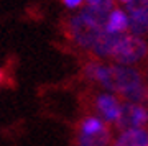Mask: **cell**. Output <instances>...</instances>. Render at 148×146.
Wrapping results in <instances>:
<instances>
[{
	"label": "cell",
	"mask_w": 148,
	"mask_h": 146,
	"mask_svg": "<svg viewBox=\"0 0 148 146\" xmlns=\"http://www.w3.org/2000/svg\"><path fill=\"white\" fill-rule=\"evenodd\" d=\"M143 81L142 72L135 68L128 66H106L102 64L97 74V84L102 87L120 94L123 90H128L130 87L137 85Z\"/></svg>",
	"instance_id": "cell-1"
},
{
	"label": "cell",
	"mask_w": 148,
	"mask_h": 146,
	"mask_svg": "<svg viewBox=\"0 0 148 146\" xmlns=\"http://www.w3.org/2000/svg\"><path fill=\"white\" fill-rule=\"evenodd\" d=\"M148 56V44L140 36L135 35H123L122 33L115 48L110 53V59L122 66L140 63Z\"/></svg>",
	"instance_id": "cell-2"
},
{
	"label": "cell",
	"mask_w": 148,
	"mask_h": 146,
	"mask_svg": "<svg viewBox=\"0 0 148 146\" xmlns=\"http://www.w3.org/2000/svg\"><path fill=\"white\" fill-rule=\"evenodd\" d=\"M102 31L104 30H101V28L94 26L92 23H89L87 20H84L79 13L71 16L66 21V33H68V36L79 48H84V49H92L94 43L97 41V38L101 36Z\"/></svg>",
	"instance_id": "cell-3"
},
{
	"label": "cell",
	"mask_w": 148,
	"mask_h": 146,
	"mask_svg": "<svg viewBox=\"0 0 148 146\" xmlns=\"http://www.w3.org/2000/svg\"><path fill=\"white\" fill-rule=\"evenodd\" d=\"M148 123V108L140 104H125L120 105V112L115 120V126L125 131L130 128H142Z\"/></svg>",
	"instance_id": "cell-4"
},
{
	"label": "cell",
	"mask_w": 148,
	"mask_h": 146,
	"mask_svg": "<svg viewBox=\"0 0 148 146\" xmlns=\"http://www.w3.org/2000/svg\"><path fill=\"white\" fill-rule=\"evenodd\" d=\"M94 108L107 123H115L119 112H120V102L115 95L99 94L94 99Z\"/></svg>",
	"instance_id": "cell-5"
},
{
	"label": "cell",
	"mask_w": 148,
	"mask_h": 146,
	"mask_svg": "<svg viewBox=\"0 0 148 146\" xmlns=\"http://www.w3.org/2000/svg\"><path fill=\"white\" fill-rule=\"evenodd\" d=\"M112 131L109 126H104L102 130L86 135V133H76V146H110Z\"/></svg>",
	"instance_id": "cell-6"
},
{
	"label": "cell",
	"mask_w": 148,
	"mask_h": 146,
	"mask_svg": "<svg viewBox=\"0 0 148 146\" xmlns=\"http://www.w3.org/2000/svg\"><path fill=\"white\" fill-rule=\"evenodd\" d=\"M114 146H148V130L130 128V130L122 131Z\"/></svg>",
	"instance_id": "cell-7"
},
{
	"label": "cell",
	"mask_w": 148,
	"mask_h": 146,
	"mask_svg": "<svg viewBox=\"0 0 148 146\" xmlns=\"http://www.w3.org/2000/svg\"><path fill=\"white\" fill-rule=\"evenodd\" d=\"M122 33H107V31H102L101 36L97 38V41L94 43L92 46V54L97 57H110V53L112 49L115 48L119 38H120Z\"/></svg>",
	"instance_id": "cell-8"
},
{
	"label": "cell",
	"mask_w": 148,
	"mask_h": 146,
	"mask_svg": "<svg viewBox=\"0 0 148 146\" xmlns=\"http://www.w3.org/2000/svg\"><path fill=\"white\" fill-rule=\"evenodd\" d=\"M127 30H128L127 13L119 10V8H114V10L109 13V18H107L104 31H107V33H125Z\"/></svg>",
	"instance_id": "cell-9"
},
{
	"label": "cell",
	"mask_w": 148,
	"mask_h": 146,
	"mask_svg": "<svg viewBox=\"0 0 148 146\" xmlns=\"http://www.w3.org/2000/svg\"><path fill=\"white\" fill-rule=\"evenodd\" d=\"M120 99H123L125 102H130V104H148V84H145L142 81L140 84L130 87L128 90H123L120 94H117Z\"/></svg>",
	"instance_id": "cell-10"
},
{
	"label": "cell",
	"mask_w": 148,
	"mask_h": 146,
	"mask_svg": "<svg viewBox=\"0 0 148 146\" xmlns=\"http://www.w3.org/2000/svg\"><path fill=\"white\" fill-rule=\"evenodd\" d=\"M79 15L87 20L89 23H92L94 26L104 30L106 28V23H107V18H109V12L102 10L99 7H90V5H86L82 10L79 12Z\"/></svg>",
	"instance_id": "cell-11"
},
{
	"label": "cell",
	"mask_w": 148,
	"mask_h": 146,
	"mask_svg": "<svg viewBox=\"0 0 148 146\" xmlns=\"http://www.w3.org/2000/svg\"><path fill=\"white\" fill-rule=\"evenodd\" d=\"M128 30L135 36L147 35L148 33V10L128 13Z\"/></svg>",
	"instance_id": "cell-12"
},
{
	"label": "cell",
	"mask_w": 148,
	"mask_h": 146,
	"mask_svg": "<svg viewBox=\"0 0 148 146\" xmlns=\"http://www.w3.org/2000/svg\"><path fill=\"white\" fill-rule=\"evenodd\" d=\"M106 126V123L101 120V118H97V117H84L82 120L77 123V131L79 133H86V135H90V133H95V131L102 130Z\"/></svg>",
	"instance_id": "cell-13"
},
{
	"label": "cell",
	"mask_w": 148,
	"mask_h": 146,
	"mask_svg": "<svg viewBox=\"0 0 148 146\" xmlns=\"http://www.w3.org/2000/svg\"><path fill=\"white\" fill-rule=\"evenodd\" d=\"M148 10V0H130L127 3V12L133 13V12H143Z\"/></svg>",
	"instance_id": "cell-14"
},
{
	"label": "cell",
	"mask_w": 148,
	"mask_h": 146,
	"mask_svg": "<svg viewBox=\"0 0 148 146\" xmlns=\"http://www.w3.org/2000/svg\"><path fill=\"white\" fill-rule=\"evenodd\" d=\"M82 2L84 0H63V3L66 7H69V8H77V7L82 5Z\"/></svg>",
	"instance_id": "cell-15"
},
{
	"label": "cell",
	"mask_w": 148,
	"mask_h": 146,
	"mask_svg": "<svg viewBox=\"0 0 148 146\" xmlns=\"http://www.w3.org/2000/svg\"><path fill=\"white\" fill-rule=\"evenodd\" d=\"M84 2H86V5L95 7V5H99V2H101V0H84Z\"/></svg>",
	"instance_id": "cell-16"
},
{
	"label": "cell",
	"mask_w": 148,
	"mask_h": 146,
	"mask_svg": "<svg viewBox=\"0 0 148 146\" xmlns=\"http://www.w3.org/2000/svg\"><path fill=\"white\" fill-rule=\"evenodd\" d=\"M120 2H125V3H128V2H130V0H120Z\"/></svg>",
	"instance_id": "cell-17"
},
{
	"label": "cell",
	"mask_w": 148,
	"mask_h": 146,
	"mask_svg": "<svg viewBox=\"0 0 148 146\" xmlns=\"http://www.w3.org/2000/svg\"><path fill=\"white\" fill-rule=\"evenodd\" d=\"M0 81H2V71H0Z\"/></svg>",
	"instance_id": "cell-18"
},
{
	"label": "cell",
	"mask_w": 148,
	"mask_h": 146,
	"mask_svg": "<svg viewBox=\"0 0 148 146\" xmlns=\"http://www.w3.org/2000/svg\"><path fill=\"white\" fill-rule=\"evenodd\" d=\"M147 76H148V66H147Z\"/></svg>",
	"instance_id": "cell-19"
}]
</instances>
